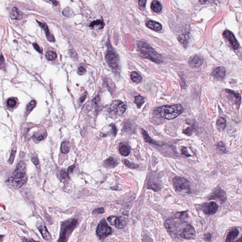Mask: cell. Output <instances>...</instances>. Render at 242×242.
Wrapping results in <instances>:
<instances>
[{
    "label": "cell",
    "instance_id": "cell-53",
    "mask_svg": "<svg viewBox=\"0 0 242 242\" xmlns=\"http://www.w3.org/2000/svg\"><path fill=\"white\" fill-rule=\"evenodd\" d=\"M50 1H53V0H50Z\"/></svg>",
    "mask_w": 242,
    "mask_h": 242
},
{
    "label": "cell",
    "instance_id": "cell-23",
    "mask_svg": "<svg viewBox=\"0 0 242 242\" xmlns=\"http://www.w3.org/2000/svg\"><path fill=\"white\" fill-rule=\"evenodd\" d=\"M227 124L226 119L223 116H220L218 119L216 125L219 131H222L225 129Z\"/></svg>",
    "mask_w": 242,
    "mask_h": 242
},
{
    "label": "cell",
    "instance_id": "cell-11",
    "mask_svg": "<svg viewBox=\"0 0 242 242\" xmlns=\"http://www.w3.org/2000/svg\"><path fill=\"white\" fill-rule=\"evenodd\" d=\"M208 199L209 200L217 199L221 202V203H223L225 202L227 200V195L226 192L224 190L221 188H218L216 189L213 192L211 195L208 197Z\"/></svg>",
    "mask_w": 242,
    "mask_h": 242
},
{
    "label": "cell",
    "instance_id": "cell-2",
    "mask_svg": "<svg viewBox=\"0 0 242 242\" xmlns=\"http://www.w3.org/2000/svg\"><path fill=\"white\" fill-rule=\"evenodd\" d=\"M137 49L142 57L147 59L156 63H162L163 58L152 48L151 46L145 42L137 43Z\"/></svg>",
    "mask_w": 242,
    "mask_h": 242
},
{
    "label": "cell",
    "instance_id": "cell-40",
    "mask_svg": "<svg viewBox=\"0 0 242 242\" xmlns=\"http://www.w3.org/2000/svg\"><path fill=\"white\" fill-rule=\"evenodd\" d=\"M92 213L94 214H102V213H104V209L103 208H98L95 209L93 211Z\"/></svg>",
    "mask_w": 242,
    "mask_h": 242
},
{
    "label": "cell",
    "instance_id": "cell-38",
    "mask_svg": "<svg viewBox=\"0 0 242 242\" xmlns=\"http://www.w3.org/2000/svg\"><path fill=\"white\" fill-rule=\"evenodd\" d=\"M73 11L71 9L69 8H66V9L63 10V14L64 16L67 17H70L71 16L73 15Z\"/></svg>",
    "mask_w": 242,
    "mask_h": 242
},
{
    "label": "cell",
    "instance_id": "cell-35",
    "mask_svg": "<svg viewBox=\"0 0 242 242\" xmlns=\"http://www.w3.org/2000/svg\"><path fill=\"white\" fill-rule=\"evenodd\" d=\"M16 101L15 99L14 98L9 99L8 101H7V106H8L9 108H14V107H15V105H16Z\"/></svg>",
    "mask_w": 242,
    "mask_h": 242
},
{
    "label": "cell",
    "instance_id": "cell-52",
    "mask_svg": "<svg viewBox=\"0 0 242 242\" xmlns=\"http://www.w3.org/2000/svg\"><path fill=\"white\" fill-rule=\"evenodd\" d=\"M3 237H4V236H1V235H0V242H1V241H2V240H3Z\"/></svg>",
    "mask_w": 242,
    "mask_h": 242
},
{
    "label": "cell",
    "instance_id": "cell-32",
    "mask_svg": "<svg viewBox=\"0 0 242 242\" xmlns=\"http://www.w3.org/2000/svg\"><path fill=\"white\" fill-rule=\"evenodd\" d=\"M104 25L105 23L102 21H100V20H97V21L92 22L91 24L89 25V26L90 27H94L95 26H99L101 27V28H103Z\"/></svg>",
    "mask_w": 242,
    "mask_h": 242
},
{
    "label": "cell",
    "instance_id": "cell-31",
    "mask_svg": "<svg viewBox=\"0 0 242 242\" xmlns=\"http://www.w3.org/2000/svg\"><path fill=\"white\" fill-rule=\"evenodd\" d=\"M46 57L47 59L52 61L56 58L57 55L56 53H54L53 51H48L46 53Z\"/></svg>",
    "mask_w": 242,
    "mask_h": 242
},
{
    "label": "cell",
    "instance_id": "cell-49",
    "mask_svg": "<svg viewBox=\"0 0 242 242\" xmlns=\"http://www.w3.org/2000/svg\"><path fill=\"white\" fill-rule=\"evenodd\" d=\"M75 167V165H73L72 166H69L68 168V172L69 173H72V172L73 171V170H74V168Z\"/></svg>",
    "mask_w": 242,
    "mask_h": 242
},
{
    "label": "cell",
    "instance_id": "cell-9",
    "mask_svg": "<svg viewBox=\"0 0 242 242\" xmlns=\"http://www.w3.org/2000/svg\"><path fill=\"white\" fill-rule=\"evenodd\" d=\"M179 236L184 239L192 240L195 238V230L192 226L186 223Z\"/></svg>",
    "mask_w": 242,
    "mask_h": 242
},
{
    "label": "cell",
    "instance_id": "cell-8",
    "mask_svg": "<svg viewBox=\"0 0 242 242\" xmlns=\"http://www.w3.org/2000/svg\"><path fill=\"white\" fill-rule=\"evenodd\" d=\"M126 109V106L124 102L120 100H115L112 102L108 111L111 114L121 116L124 114Z\"/></svg>",
    "mask_w": 242,
    "mask_h": 242
},
{
    "label": "cell",
    "instance_id": "cell-50",
    "mask_svg": "<svg viewBox=\"0 0 242 242\" xmlns=\"http://www.w3.org/2000/svg\"><path fill=\"white\" fill-rule=\"evenodd\" d=\"M86 97H87V93H84L82 97L80 98L79 99V101H80V102H84V101L85 100V99H86Z\"/></svg>",
    "mask_w": 242,
    "mask_h": 242
},
{
    "label": "cell",
    "instance_id": "cell-45",
    "mask_svg": "<svg viewBox=\"0 0 242 242\" xmlns=\"http://www.w3.org/2000/svg\"><path fill=\"white\" fill-rule=\"evenodd\" d=\"M146 3V0H139V5L141 7H145Z\"/></svg>",
    "mask_w": 242,
    "mask_h": 242
},
{
    "label": "cell",
    "instance_id": "cell-5",
    "mask_svg": "<svg viewBox=\"0 0 242 242\" xmlns=\"http://www.w3.org/2000/svg\"><path fill=\"white\" fill-rule=\"evenodd\" d=\"M172 182L173 186L177 192L189 193L190 190V185L187 179L180 176H176L173 178Z\"/></svg>",
    "mask_w": 242,
    "mask_h": 242
},
{
    "label": "cell",
    "instance_id": "cell-7",
    "mask_svg": "<svg viewBox=\"0 0 242 242\" xmlns=\"http://www.w3.org/2000/svg\"><path fill=\"white\" fill-rule=\"evenodd\" d=\"M96 233L100 239H105L113 233L112 228L108 225L105 218L102 219L98 225Z\"/></svg>",
    "mask_w": 242,
    "mask_h": 242
},
{
    "label": "cell",
    "instance_id": "cell-17",
    "mask_svg": "<svg viewBox=\"0 0 242 242\" xmlns=\"http://www.w3.org/2000/svg\"><path fill=\"white\" fill-rule=\"evenodd\" d=\"M118 164V161L113 157H108L104 162V166L108 168H114Z\"/></svg>",
    "mask_w": 242,
    "mask_h": 242
},
{
    "label": "cell",
    "instance_id": "cell-51",
    "mask_svg": "<svg viewBox=\"0 0 242 242\" xmlns=\"http://www.w3.org/2000/svg\"><path fill=\"white\" fill-rule=\"evenodd\" d=\"M199 1H200V3H202V4H204L205 2H206L207 0H199Z\"/></svg>",
    "mask_w": 242,
    "mask_h": 242
},
{
    "label": "cell",
    "instance_id": "cell-37",
    "mask_svg": "<svg viewBox=\"0 0 242 242\" xmlns=\"http://www.w3.org/2000/svg\"><path fill=\"white\" fill-rule=\"evenodd\" d=\"M36 105V102L35 100H32L31 101L28 105H27V112H31L33 109L34 108Z\"/></svg>",
    "mask_w": 242,
    "mask_h": 242
},
{
    "label": "cell",
    "instance_id": "cell-27",
    "mask_svg": "<svg viewBox=\"0 0 242 242\" xmlns=\"http://www.w3.org/2000/svg\"><path fill=\"white\" fill-rule=\"evenodd\" d=\"M131 78L133 82L137 83L140 82L142 80V77L140 76V74L136 72H133L131 73Z\"/></svg>",
    "mask_w": 242,
    "mask_h": 242
},
{
    "label": "cell",
    "instance_id": "cell-21",
    "mask_svg": "<svg viewBox=\"0 0 242 242\" xmlns=\"http://www.w3.org/2000/svg\"><path fill=\"white\" fill-rule=\"evenodd\" d=\"M119 152L122 155L127 156L130 153V149L128 145L121 143L119 146Z\"/></svg>",
    "mask_w": 242,
    "mask_h": 242
},
{
    "label": "cell",
    "instance_id": "cell-10",
    "mask_svg": "<svg viewBox=\"0 0 242 242\" xmlns=\"http://www.w3.org/2000/svg\"><path fill=\"white\" fill-rule=\"evenodd\" d=\"M218 205L214 202L210 203H204L202 206V210L206 215H212L217 211L218 210Z\"/></svg>",
    "mask_w": 242,
    "mask_h": 242
},
{
    "label": "cell",
    "instance_id": "cell-43",
    "mask_svg": "<svg viewBox=\"0 0 242 242\" xmlns=\"http://www.w3.org/2000/svg\"><path fill=\"white\" fill-rule=\"evenodd\" d=\"M33 46L34 47V48H35L37 52L40 53H42V50L40 49V47H39V46H38L37 44L36 43H33Z\"/></svg>",
    "mask_w": 242,
    "mask_h": 242
},
{
    "label": "cell",
    "instance_id": "cell-47",
    "mask_svg": "<svg viewBox=\"0 0 242 242\" xmlns=\"http://www.w3.org/2000/svg\"><path fill=\"white\" fill-rule=\"evenodd\" d=\"M211 234L209 233L206 234L205 235V240H207V241H210L211 238Z\"/></svg>",
    "mask_w": 242,
    "mask_h": 242
},
{
    "label": "cell",
    "instance_id": "cell-19",
    "mask_svg": "<svg viewBox=\"0 0 242 242\" xmlns=\"http://www.w3.org/2000/svg\"><path fill=\"white\" fill-rule=\"evenodd\" d=\"M37 23H38L40 25L41 27L44 30L45 32H46V36H47V39H48V41L51 42H53L55 41V39H54V37L53 35L50 33L49 32V29H48V27L45 23H41L40 22L37 21Z\"/></svg>",
    "mask_w": 242,
    "mask_h": 242
},
{
    "label": "cell",
    "instance_id": "cell-26",
    "mask_svg": "<svg viewBox=\"0 0 242 242\" xmlns=\"http://www.w3.org/2000/svg\"><path fill=\"white\" fill-rule=\"evenodd\" d=\"M148 189L153 190L154 191L156 192H158L161 189V186L158 183H156V182H148Z\"/></svg>",
    "mask_w": 242,
    "mask_h": 242
},
{
    "label": "cell",
    "instance_id": "cell-24",
    "mask_svg": "<svg viewBox=\"0 0 242 242\" xmlns=\"http://www.w3.org/2000/svg\"><path fill=\"white\" fill-rule=\"evenodd\" d=\"M11 17L15 20H20L22 18V13L16 7H13L11 12Z\"/></svg>",
    "mask_w": 242,
    "mask_h": 242
},
{
    "label": "cell",
    "instance_id": "cell-28",
    "mask_svg": "<svg viewBox=\"0 0 242 242\" xmlns=\"http://www.w3.org/2000/svg\"><path fill=\"white\" fill-rule=\"evenodd\" d=\"M178 39L179 42L180 43L182 46H184L185 47H186L188 44V37H187L186 35H185V34H181V35H179Z\"/></svg>",
    "mask_w": 242,
    "mask_h": 242
},
{
    "label": "cell",
    "instance_id": "cell-42",
    "mask_svg": "<svg viewBox=\"0 0 242 242\" xmlns=\"http://www.w3.org/2000/svg\"><path fill=\"white\" fill-rule=\"evenodd\" d=\"M61 177L63 179H65V178H68V174L65 171L62 170L61 173Z\"/></svg>",
    "mask_w": 242,
    "mask_h": 242
},
{
    "label": "cell",
    "instance_id": "cell-44",
    "mask_svg": "<svg viewBox=\"0 0 242 242\" xmlns=\"http://www.w3.org/2000/svg\"><path fill=\"white\" fill-rule=\"evenodd\" d=\"M182 154L187 156V157L191 156V155L189 154V153H188L187 150L186 148H182Z\"/></svg>",
    "mask_w": 242,
    "mask_h": 242
},
{
    "label": "cell",
    "instance_id": "cell-34",
    "mask_svg": "<svg viewBox=\"0 0 242 242\" xmlns=\"http://www.w3.org/2000/svg\"><path fill=\"white\" fill-rule=\"evenodd\" d=\"M124 163L127 167L130 168H131V169H136V168L139 167V165H136V164H134V163H131L129 161H128V160H124Z\"/></svg>",
    "mask_w": 242,
    "mask_h": 242
},
{
    "label": "cell",
    "instance_id": "cell-3",
    "mask_svg": "<svg viewBox=\"0 0 242 242\" xmlns=\"http://www.w3.org/2000/svg\"><path fill=\"white\" fill-rule=\"evenodd\" d=\"M184 108L181 104L163 105L156 108L155 112L157 115L166 119H174L184 112Z\"/></svg>",
    "mask_w": 242,
    "mask_h": 242
},
{
    "label": "cell",
    "instance_id": "cell-41",
    "mask_svg": "<svg viewBox=\"0 0 242 242\" xmlns=\"http://www.w3.org/2000/svg\"><path fill=\"white\" fill-rule=\"evenodd\" d=\"M85 72H86V69L83 67L80 66L79 68L78 73L79 75H82V74H84Z\"/></svg>",
    "mask_w": 242,
    "mask_h": 242
},
{
    "label": "cell",
    "instance_id": "cell-39",
    "mask_svg": "<svg viewBox=\"0 0 242 242\" xmlns=\"http://www.w3.org/2000/svg\"><path fill=\"white\" fill-rule=\"evenodd\" d=\"M218 149L222 153H226L227 152V150H226V147H225L224 144L222 142H220L217 145Z\"/></svg>",
    "mask_w": 242,
    "mask_h": 242
},
{
    "label": "cell",
    "instance_id": "cell-13",
    "mask_svg": "<svg viewBox=\"0 0 242 242\" xmlns=\"http://www.w3.org/2000/svg\"><path fill=\"white\" fill-rule=\"evenodd\" d=\"M223 35L225 38L228 40L229 42L230 43V45L234 49L237 50L239 48V43L231 32L227 31V30L225 31L224 32Z\"/></svg>",
    "mask_w": 242,
    "mask_h": 242
},
{
    "label": "cell",
    "instance_id": "cell-4",
    "mask_svg": "<svg viewBox=\"0 0 242 242\" xmlns=\"http://www.w3.org/2000/svg\"><path fill=\"white\" fill-rule=\"evenodd\" d=\"M77 219H72L65 221L61 225V232L58 241L66 242L69 239V236L77 225Z\"/></svg>",
    "mask_w": 242,
    "mask_h": 242
},
{
    "label": "cell",
    "instance_id": "cell-22",
    "mask_svg": "<svg viewBox=\"0 0 242 242\" xmlns=\"http://www.w3.org/2000/svg\"><path fill=\"white\" fill-rule=\"evenodd\" d=\"M141 133H142V136H143L144 140L145 142L150 143V144H152L155 145H162V144H160V143H158V142H156V141H155L154 140H152V139L150 137V136L149 135L148 133H147L146 131L144 130L141 129Z\"/></svg>",
    "mask_w": 242,
    "mask_h": 242
},
{
    "label": "cell",
    "instance_id": "cell-6",
    "mask_svg": "<svg viewBox=\"0 0 242 242\" xmlns=\"http://www.w3.org/2000/svg\"><path fill=\"white\" fill-rule=\"evenodd\" d=\"M107 60L109 66L114 70L119 69V57L116 52L113 49H109L105 55Z\"/></svg>",
    "mask_w": 242,
    "mask_h": 242
},
{
    "label": "cell",
    "instance_id": "cell-48",
    "mask_svg": "<svg viewBox=\"0 0 242 242\" xmlns=\"http://www.w3.org/2000/svg\"><path fill=\"white\" fill-rule=\"evenodd\" d=\"M3 64H4V58L2 56L0 55V69L3 67Z\"/></svg>",
    "mask_w": 242,
    "mask_h": 242
},
{
    "label": "cell",
    "instance_id": "cell-29",
    "mask_svg": "<svg viewBox=\"0 0 242 242\" xmlns=\"http://www.w3.org/2000/svg\"><path fill=\"white\" fill-rule=\"evenodd\" d=\"M144 98L140 95H138L135 98L134 103L137 105L138 108H141V106L144 103Z\"/></svg>",
    "mask_w": 242,
    "mask_h": 242
},
{
    "label": "cell",
    "instance_id": "cell-18",
    "mask_svg": "<svg viewBox=\"0 0 242 242\" xmlns=\"http://www.w3.org/2000/svg\"><path fill=\"white\" fill-rule=\"evenodd\" d=\"M146 25L148 28L156 31H161L162 28V25H161V24L155 21H148V22H147Z\"/></svg>",
    "mask_w": 242,
    "mask_h": 242
},
{
    "label": "cell",
    "instance_id": "cell-12",
    "mask_svg": "<svg viewBox=\"0 0 242 242\" xmlns=\"http://www.w3.org/2000/svg\"><path fill=\"white\" fill-rule=\"evenodd\" d=\"M108 221L112 226H114L119 229L124 228L126 225V222L121 217L110 216L108 218Z\"/></svg>",
    "mask_w": 242,
    "mask_h": 242
},
{
    "label": "cell",
    "instance_id": "cell-1",
    "mask_svg": "<svg viewBox=\"0 0 242 242\" xmlns=\"http://www.w3.org/2000/svg\"><path fill=\"white\" fill-rule=\"evenodd\" d=\"M27 181L26 165L23 161L17 165L13 175L7 180L9 185L14 188H19L25 185Z\"/></svg>",
    "mask_w": 242,
    "mask_h": 242
},
{
    "label": "cell",
    "instance_id": "cell-25",
    "mask_svg": "<svg viewBox=\"0 0 242 242\" xmlns=\"http://www.w3.org/2000/svg\"><path fill=\"white\" fill-rule=\"evenodd\" d=\"M151 8L152 11L156 13L160 12L162 10V5L159 2L157 1H154L151 4Z\"/></svg>",
    "mask_w": 242,
    "mask_h": 242
},
{
    "label": "cell",
    "instance_id": "cell-46",
    "mask_svg": "<svg viewBox=\"0 0 242 242\" xmlns=\"http://www.w3.org/2000/svg\"><path fill=\"white\" fill-rule=\"evenodd\" d=\"M31 160L33 164L36 165V166H37L39 164V161H38V159H37V156L33 157L32 158Z\"/></svg>",
    "mask_w": 242,
    "mask_h": 242
},
{
    "label": "cell",
    "instance_id": "cell-16",
    "mask_svg": "<svg viewBox=\"0 0 242 242\" xmlns=\"http://www.w3.org/2000/svg\"><path fill=\"white\" fill-rule=\"evenodd\" d=\"M37 229L39 230L40 233L44 238L47 241H49L51 239V236L50 233L47 229L46 226L44 224H41L37 227Z\"/></svg>",
    "mask_w": 242,
    "mask_h": 242
},
{
    "label": "cell",
    "instance_id": "cell-36",
    "mask_svg": "<svg viewBox=\"0 0 242 242\" xmlns=\"http://www.w3.org/2000/svg\"><path fill=\"white\" fill-rule=\"evenodd\" d=\"M16 153V148H14V149H13V150H11L10 159H9V160H8V162H9L10 164H11L13 163L14 159H15V157Z\"/></svg>",
    "mask_w": 242,
    "mask_h": 242
},
{
    "label": "cell",
    "instance_id": "cell-33",
    "mask_svg": "<svg viewBox=\"0 0 242 242\" xmlns=\"http://www.w3.org/2000/svg\"><path fill=\"white\" fill-rule=\"evenodd\" d=\"M61 150L62 153H63L64 154H67L69 152V148L66 142L64 141V142H62L61 146Z\"/></svg>",
    "mask_w": 242,
    "mask_h": 242
},
{
    "label": "cell",
    "instance_id": "cell-20",
    "mask_svg": "<svg viewBox=\"0 0 242 242\" xmlns=\"http://www.w3.org/2000/svg\"><path fill=\"white\" fill-rule=\"evenodd\" d=\"M239 234V230L237 228H233L230 230L226 238V242L234 241L238 237Z\"/></svg>",
    "mask_w": 242,
    "mask_h": 242
},
{
    "label": "cell",
    "instance_id": "cell-14",
    "mask_svg": "<svg viewBox=\"0 0 242 242\" xmlns=\"http://www.w3.org/2000/svg\"><path fill=\"white\" fill-rule=\"evenodd\" d=\"M211 75L218 80L223 79L226 75V69L222 66L216 68L212 72Z\"/></svg>",
    "mask_w": 242,
    "mask_h": 242
},
{
    "label": "cell",
    "instance_id": "cell-15",
    "mask_svg": "<svg viewBox=\"0 0 242 242\" xmlns=\"http://www.w3.org/2000/svg\"><path fill=\"white\" fill-rule=\"evenodd\" d=\"M203 62V59L202 57L199 56H195L190 59L189 61V64L191 67L199 68L202 66Z\"/></svg>",
    "mask_w": 242,
    "mask_h": 242
},
{
    "label": "cell",
    "instance_id": "cell-30",
    "mask_svg": "<svg viewBox=\"0 0 242 242\" xmlns=\"http://www.w3.org/2000/svg\"><path fill=\"white\" fill-rule=\"evenodd\" d=\"M47 135V134L46 132H40L35 135L34 136V139H35V141L38 142V141H41L45 139Z\"/></svg>",
    "mask_w": 242,
    "mask_h": 242
}]
</instances>
